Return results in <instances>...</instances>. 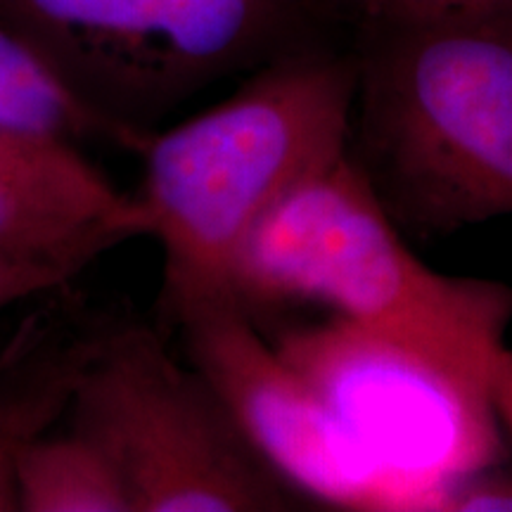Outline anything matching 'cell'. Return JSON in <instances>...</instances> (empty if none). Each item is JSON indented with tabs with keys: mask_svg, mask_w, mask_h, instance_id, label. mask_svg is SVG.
<instances>
[{
	"mask_svg": "<svg viewBox=\"0 0 512 512\" xmlns=\"http://www.w3.org/2000/svg\"><path fill=\"white\" fill-rule=\"evenodd\" d=\"M356 86V53L304 38L219 105L145 140L136 200L162 247V330L197 306L233 302L235 261L256 223L347 152Z\"/></svg>",
	"mask_w": 512,
	"mask_h": 512,
	"instance_id": "6da1fadb",
	"label": "cell"
},
{
	"mask_svg": "<svg viewBox=\"0 0 512 512\" xmlns=\"http://www.w3.org/2000/svg\"><path fill=\"white\" fill-rule=\"evenodd\" d=\"M347 152L403 233L512 216V17L366 31Z\"/></svg>",
	"mask_w": 512,
	"mask_h": 512,
	"instance_id": "7a4b0ae2",
	"label": "cell"
},
{
	"mask_svg": "<svg viewBox=\"0 0 512 512\" xmlns=\"http://www.w3.org/2000/svg\"><path fill=\"white\" fill-rule=\"evenodd\" d=\"M233 302L259 323L287 306L411 339L496 382L512 287L427 268L349 152L292 188L256 223L233 268Z\"/></svg>",
	"mask_w": 512,
	"mask_h": 512,
	"instance_id": "3957f363",
	"label": "cell"
},
{
	"mask_svg": "<svg viewBox=\"0 0 512 512\" xmlns=\"http://www.w3.org/2000/svg\"><path fill=\"white\" fill-rule=\"evenodd\" d=\"M320 0H0L117 147L140 152L178 107L304 41Z\"/></svg>",
	"mask_w": 512,
	"mask_h": 512,
	"instance_id": "277c9868",
	"label": "cell"
},
{
	"mask_svg": "<svg viewBox=\"0 0 512 512\" xmlns=\"http://www.w3.org/2000/svg\"><path fill=\"white\" fill-rule=\"evenodd\" d=\"M64 422L110 456L133 512L309 510L150 325H107Z\"/></svg>",
	"mask_w": 512,
	"mask_h": 512,
	"instance_id": "5b68a950",
	"label": "cell"
},
{
	"mask_svg": "<svg viewBox=\"0 0 512 512\" xmlns=\"http://www.w3.org/2000/svg\"><path fill=\"white\" fill-rule=\"evenodd\" d=\"M268 342L427 510L505 458L494 384L437 351L335 313Z\"/></svg>",
	"mask_w": 512,
	"mask_h": 512,
	"instance_id": "8992f818",
	"label": "cell"
},
{
	"mask_svg": "<svg viewBox=\"0 0 512 512\" xmlns=\"http://www.w3.org/2000/svg\"><path fill=\"white\" fill-rule=\"evenodd\" d=\"M171 330L185 361L207 377L261 458L309 508L427 510L425 498L363 446L238 304L197 306Z\"/></svg>",
	"mask_w": 512,
	"mask_h": 512,
	"instance_id": "52a82bcc",
	"label": "cell"
},
{
	"mask_svg": "<svg viewBox=\"0 0 512 512\" xmlns=\"http://www.w3.org/2000/svg\"><path fill=\"white\" fill-rule=\"evenodd\" d=\"M107 320L64 302L27 318L0 351V512H17V463L67 420Z\"/></svg>",
	"mask_w": 512,
	"mask_h": 512,
	"instance_id": "ba28073f",
	"label": "cell"
},
{
	"mask_svg": "<svg viewBox=\"0 0 512 512\" xmlns=\"http://www.w3.org/2000/svg\"><path fill=\"white\" fill-rule=\"evenodd\" d=\"M17 512H133V503L110 456L64 422L19 458Z\"/></svg>",
	"mask_w": 512,
	"mask_h": 512,
	"instance_id": "9c48e42d",
	"label": "cell"
},
{
	"mask_svg": "<svg viewBox=\"0 0 512 512\" xmlns=\"http://www.w3.org/2000/svg\"><path fill=\"white\" fill-rule=\"evenodd\" d=\"M0 181L79 204L95 214L138 209L136 195H126L81 152V147L48 133L0 119Z\"/></svg>",
	"mask_w": 512,
	"mask_h": 512,
	"instance_id": "30bf717a",
	"label": "cell"
},
{
	"mask_svg": "<svg viewBox=\"0 0 512 512\" xmlns=\"http://www.w3.org/2000/svg\"><path fill=\"white\" fill-rule=\"evenodd\" d=\"M136 238H147L143 207L102 219L67 240L0 245V313L29 299L67 290L100 256Z\"/></svg>",
	"mask_w": 512,
	"mask_h": 512,
	"instance_id": "8fae6325",
	"label": "cell"
},
{
	"mask_svg": "<svg viewBox=\"0 0 512 512\" xmlns=\"http://www.w3.org/2000/svg\"><path fill=\"white\" fill-rule=\"evenodd\" d=\"M0 119L48 133L72 143L105 140L117 147L112 133L100 124L34 50L0 22Z\"/></svg>",
	"mask_w": 512,
	"mask_h": 512,
	"instance_id": "7c38bea8",
	"label": "cell"
},
{
	"mask_svg": "<svg viewBox=\"0 0 512 512\" xmlns=\"http://www.w3.org/2000/svg\"><path fill=\"white\" fill-rule=\"evenodd\" d=\"M323 8L349 19L361 34L512 17V0H320Z\"/></svg>",
	"mask_w": 512,
	"mask_h": 512,
	"instance_id": "4fadbf2b",
	"label": "cell"
},
{
	"mask_svg": "<svg viewBox=\"0 0 512 512\" xmlns=\"http://www.w3.org/2000/svg\"><path fill=\"white\" fill-rule=\"evenodd\" d=\"M110 216L117 214H95L48 192L0 181V245H46L67 240Z\"/></svg>",
	"mask_w": 512,
	"mask_h": 512,
	"instance_id": "5bb4252c",
	"label": "cell"
},
{
	"mask_svg": "<svg viewBox=\"0 0 512 512\" xmlns=\"http://www.w3.org/2000/svg\"><path fill=\"white\" fill-rule=\"evenodd\" d=\"M437 510L512 512V472L494 465L460 479L441 496Z\"/></svg>",
	"mask_w": 512,
	"mask_h": 512,
	"instance_id": "9a60e30c",
	"label": "cell"
}]
</instances>
